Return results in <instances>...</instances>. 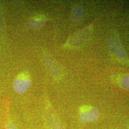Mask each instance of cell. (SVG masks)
<instances>
[{"label":"cell","mask_w":129,"mask_h":129,"mask_svg":"<svg viewBox=\"0 0 129 129\" xmlns=\"http://www.w3.org/2000/svg\"><path fill=\"white\" fill-rule=\"evenodd\" d=\"M6 129H17L16 126L12 122L8 121L6 126Z\"/></svg>","instance_id":"52a82bcc"},{"label":"cell","mask_w":129,"mask_h":129,"mask_svg":"<svg viewBox=\"0 0 129 129\" xmlns=\"http://www.w3.org/2000/svg\"><path fill=\"white\" fill-rule=\"evenodd\" d=\"M99 116V111L92 106H82L79 109V119L84 123L95 121Z\"/></svg>","instance_id":"7a4b0ae2"},{"label":"cell","mask_w":129,"mask_h":129,"mask_svg":"<svg viewBox=\"0 0 129 129\" xmlns=\"http://www.w3.org/2000/svg\"><path fill=\"white\" fill-rule=\"evenodd\" d=\"M109 46L111 52L120 59H128L127 54L120 39L115 35L111 36L109 40Z\"/></svg>","instance_id":"6da1fadb"},{"label":"cell","mask_w":129,"mask_h":129,"mask_svg":"<svg viewBox=\"0 0 129 129\" xmlns=\"http://www.w3.org/2000/svg\"><path fill=\"white\" fill-rule=\"evenodd\" d=\"M31 85V80L29 76L23 73L18 76L13 83V88L18 94H23L26 92Z\"/></svg>","instance_id":"3957f363"},{"label":"cell","mask_w":129,"mask_h":129,"mask_svg":"<svg viewBox=\"0 0 129 129\" xmlns=\"http://www.w3.org/2000/svg\"><path fill=\"white\" fill-rule=\"evenodd\" d=\"M121 85L123 88L129 89V75L124 77L121 80Z\"/></svg>","instance_id":"8992f818"},{"label":"cell","mask_w":129,"mask_h":129,"mask_svg":"<svg viewBox=\"0 0 129 129\" xmlns=\"http://www.w3.org/2000/svg\"><path fill=\"white\" fill-rule=\"evenodd\" d=\"M84 15V10L83 9L79 7H77L75 8L73 13V17L75 20H79L82 18Z\"/></svg>","instance_id":"5b68a950"},{"label":"cell","mask_w":129,"mask_h":129,"mask_svg":"<svg viewBox=\"0 0 129 129\" xmlns=\"http://www.w3.org/2000/svg\"><path fill=\"white\" fill-rule=\"evenodd\" d=\"M45 20L44 17H36L33 18L28 22V26L30 28L37 29L40 28L45 23Z\"/></svg>","instance_id":"277c9868"}]
</instances>
